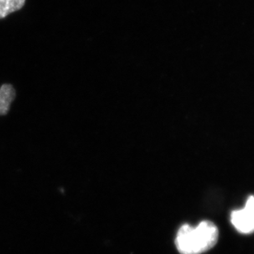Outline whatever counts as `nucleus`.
<instances>
[{
  "instance_id": "obj_2",
  "label": "nucleus",
  "mask_w": 254,
  "mask_h": 254,
  "mask_svg": "<svg viewBox=\"0 0 254 254\" xmlns=\"http://www.w3.org/2000/svg\"><path fill=\"white\" fill-rule=\"evenodd\" d=\"M231 222L235 229L242 234L254 231V196L249 197L242 210H235L231 214Z\"/></svg>"
},
{
  "instance_id": "obj_4",
  "label": "nucleus",
  "mask_w": 254,
  "mask_h": 254,
  "mask_svg": "<svg viewBox=\"0 0 254 254\" xmlns=\"http://www.w3.org/2000/svg\"><path fill=\"white\" fill-rule=\"evenodd\" d=\"M25 2L26 0H0V19L21 9Z\"/></svg>"
},
{
  "instance_id": "obj_1",
  "label": "nucleus",
  "mask_w": 254,
  "mask_h": 254,
  "mask_svg": "<svg viewBox=\"0 0 254 254\" xmlns=\"http://www.w3.org/2000/svg\"><path fill=\"white\" fill-rule=\"evenodd\" d=\"M219 230L209 220H204L196 227L184 225L177 234L175 244L181 254H200L212 249L218 241Z\"/></svg>"
},
{
  "instance_id": "obj_3",
  "label": "nucleus",
  "mask_w": 254,
  "mask_h": 254,
  "mask_svg": "<svg viewBox=\"0 0 254 254\" xmlns=\"http://www.w3.org/2000/svg\"><path fill=\"white\" fill-rule=\"evenodd\" d=\"M16 92L12 85L4 83L0 87V116H4L9 112L10 106L14 100Z\"/></svg>"
}]
</instances>
